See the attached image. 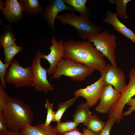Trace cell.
Masks as SVG:
<instances>
[{
  "label": "cell",
  "mask_w": 135,
  "mask_h": 135,
  "mask_svg": "<svg viewBox=\"0 0 135 135\" xmlns=\"http://www.w3.org/2000/svg\"><path fill=\"white\" fill-rule=\"evenodd\" d=\"M23 11L31 16L43 14V7L38 0H21Z\"/></svg>",
  "instance_id": "18"
},
{
  "label": "cell",
  "mask_w": 135,
  "mask_h": 135,
  "mask_svg": "<svg viewBox=\"0 0 135 135\" xmlns=\"http://www.w3.org/2000/svg\"><path fill=\"white\" fill-rule=\"evenodd\" d=\"M22 135H56L54 127L50 124L46 126L44 123L33 126L26 125L20 132Z\"/></svg>",
  "instance_id": "16"
},
{
  "label": "cell",
  "mask_w": 135,
  "mask_h": 135,
  "mask_svg": "<svg viewBox=\"0 0 135 135\" xmlns=\"http://www.w3.org/2000/svg\"><path fill=\"white\" fill-rule=\"evenodd\" d=\"M94 70L82 64L62 58L57 64L49 80L60 79L64 76L72 80L82 81L92 74Z\"/></svg>",
  "instance_id": "4"
},
{
  "label": "cell",
  "mask_w": 135,
  "mask_h": 135,
  "mask_svg": "<svg viewBox=\"0 0 135 135\" xmlns=\"http://www.w3.org/2000/svg\"><path fill=\"white\" fill-rule=\"evenodd\" d=\"M66 10L74 13L77 11L73 8L67 6L63 0H51L47 4L43 16L53 33L55 31L54 23L56 18L59 12Z\"/></svg>",
  "instance_id": "12"
},
{
  "label": "cell",
  "mask_w": 135,
  "mask_h": 135,
  "mask_svg": "<svg viewBox=\"0 0 135 135\" xmlns=\"http://www.w3.org/2000/svg\"><path fill=\"white\" fill-rule=\"evenodd\" d=\"M32 77L31 66L23 67L18 60L14 59L6 71L5 80L6 83L19 88L32 86Z\"/></svg>",
  "instance_id": "6"
},
{
  "label": "cell",
  "mask_w": 135,
  "mask_h": 135,
  "mask_svg": "<svg viewBox=\"0 0 135 135\" xmlns=\"http://www.w3.org/2000/svg\"><path fill=\"white\" fill-rule=\"evenodd\" d=\"M88 41L70 40L64 43V58L85 65L101 72L106 65L104 56Z\"/></svg>",
  "instance_id": "1"
},
{
  "label": "cell",
  "mask_w": 135,
  "mask_h": 135,
  "mask_svg": "<svg viewBox=\"0 0 135 135\" xmlns=\"http://www.w3.org/2000/svg\"><path fill=\"white\" fill-rule=\"evenodd\" d=\"M126 104L130 106V107L128 108V110L122 113V114L124 116H128L134 110H135V98H131Z\"/></svg>",
  "instance_id": "31"
},
{
  "label": "cell",
  "mask_w": 135,
  "mask_h": 135,
  "mask_svg": "<svg viewBox=\"0 0 135 135\" xmlns=\"http://www.w3.org/2000/svg\"><path fill=\"white\" fill-rule=\"evenodd\" d=\"M5 119L2 112H0V134L4 133L8 130Z\"/></svg>",
  "instance_id": "30"
},
{
  "label": "cell",
  "mask_w": 135,
  "mask_h": 135,
  "mask_svg": "<svg viewBox=\"0 0 135 135\" xmlns=\"http://www.w3.org/2000/svg\"><path fill=\"white\" fill-rule=\"evenodd\" d=\"M82 135H98L88 128H84Z\"/></svg>",
  "instance_id": "34"
},
{
  "label": "cell",
  "mask_w": 135,
  "mask_h": 135,
  "mask_svg": "<svg viewBox=\"0 0 135 135\" xmlns=\"http://www.w3.org/2000/svg\"><path fill=\"white\" fill-rule=\"evenodd\" d=\"M120 94L112 85L106 86L103 90L99 103L96 107L95 110L100 113H108Z\"/></svg>",
  "instance_id": "14"
},
{
  "label": "cell",
  "mask_w": 135,
  "mask_h": 135,
  "mask_svg": "<svg viewBox=\"0 0 135 135\" xmlns=\"http://www.w3.org/2000/svg\"><path fill=\"white\" fill-rule=\"evenodd\" d=\"M4 54V63L10 64L14 57L23 50L21 46L15 44L9 47L3 48Z\"/></svg>",
  "instance_id": "24"
},
{
  "label": "cell",
  "mask_w": 135,
  "mask_h": 135,
  "mask_svg": "<svg viewBox=\"0 0 135 135\" xmlns=\"http://www.w3.org/2000/svg\"><path fill=\"white\" fill-rule=\"evenodd\" d=\"M88 39L107 58L111 64L118 68L115 56L116 37L114 34L109 33L105 29L102 32Z\"/></svg>",
  "instance_id": "7"
},
{
  "label": "cell",
  "mask_w": 135,
  "mask_h": 135,
  "mask_svg": "<svg viewBox=\"0 0 135 135\" xmlns=\"http://www.w3.org/2000/svg\"><path fill=\"white\" fill-rule=\"evenodd\" d=\"M133 135H135V132H134V133L133 134Z\"/></svg>",
  "instance_id": "35"
},
{
  "label": "cell",
  "mask_w": 135,
  "mask_h": 135,
  "mask_svg": "<svg viewBox=\"0 0 135 135\" xmlns=\"http://www.w3.org/2000/svg\"><path fill=\"white\" fill-rule=\"evenodd\" d=\"M43 54L38 51L32 60L31 64L32 70V86L36 91L47 93L54 89L52 84L47 78L48 69L43 67L40 63Z\"/></svg>",
  "instance_id": "8"
},
{
  "label": "cell",
  "mask_w": 135,
  "mask_h": 135,
  "mask_svg": "<svg viewBox=\"0 0 135 135\" xmlns=\"http://www.w3.org/2000/svg\"><path fill=\"white\" fill-rule=\"evenodd\" d=\"M131 0H110V3L116 4V12L118 16L123 19L126 20L128 18L126 12V8L128 3Z\"/></svg>",
  "instance_id": "25"
},
{
  "label": "cell",
  "mask_w": 135,
  "mask_h": 135,
  "mask_svg": "<svg viewBox=\"0 0 135 135\" xmlns=\"http://www.w3.org/2000/svg\"><path fill=\"white\" fill-rule=\"evenodd\" d=\"M0 135H22L20 132L13 131L10 130Z\"/></svg>",
  "instance_id": "32"
},
{
  "label": "cell",
  "mask_w": 135,
  "mask_h": 135,
  "mask_svg": "<svg viewBox=\"0 0 135 135\" xmlns=\"http://www.w3.org/2000/svg\"><path fill=\"white\" fill-rule=\"evenodd\" d=\"M52 44L49 47L50 51L48 55L43 54L42 58L46 60L50 63L48 69V74H52L58 63L62 58L64 52V43L62 40H57L54 34L51 40Z\"/></svg>",
  "instance_id": "11"
},
{
  "label": "cell",
  "mask_w": 135,
  "mask_h": 135,
  "mask_svg": "<svg viewBox=\"0 0 135 135\" xmlns=\"http://www.w3.org/2000/svg\"><path fill=\"white\" fill-rule=\"evenodd\" d=\"M8 26L0 38V45L3 48L11 46L15 44L16 38L12 29Z\"/></svg>",
  "instance_id": "22"
},
{
  "label": "cell",
  "mask_w": 135,
  "mask_h": 135,
  "mask_svg": "<svg viewBox=\"0 0 135 135\" xmlns=\"http://www.w3.org/2000/svg\"><path fill=\"white\" fill-rule=\"evenodd\" d=\"M88 105L86 102H82L77 107L75 113L72 115L73 121L78 124L82 123L85 125L92 112Z\"/></svg>",
  "instance_id": "17"
},
{
  "label": "cell",
  "mask_w": 135,
  "mask_h": 135,
  "mask_svg": "<svg viewBox=\"0 0 135 135\" xmlns=\"http://www.w3.org/2000/svg\"><path fill=\"white\" fill-rule=\"evenodd\" d=\"M106 17L103 20L104 23L111 24L116 30L135 44V33L119 20L116 13L108 10Z\"/></svg>",
  "instance_id": "15"
},
{
  "label": "cell",
  "mask_w": 135,
  "mask_h": 135,
  "mask_svg": "<svg viewBox=\"0 0 135 135\" xmlns=\"http://www.w3.org/2000/svg\"><path fill=\"white\" fill-rule=\"evenodd\" d=\"M10 64L3 63L1 59H0V81L2 86L5 89L6 88V82L5 77L6 71Z\"/></svg>",
  "instance_id": "28"
},
{
  "label": "cell",
  "mask_w": 135,
  "mask_h": 135,
  "mask_svg": "<svg viewBox=\"0 0 135 135\" xmlns=\"http://www.w3.org/2000/svg\"><path fill=\"white\" fill-rule=\"evenodd\" d=\"M0 10L5 19L10 23L20 21L22 17L23 10L20 3L17 0L0 1Z\"/></svg>",
  "instance_id": "13"
},
{
  "label": "cell",
  "mask_w": 135,
  "mask_h": 135,
  "mask_svg": "<svg viewBox=\"0 0 135 135\" xmlns=\"http://www.w3.org/2000/svg\"><path fill=\"white\" fill-rule=\"evenodd\" d=\"M66 4L69 5L76 11L80 15H88L90 14L89 9L86 6V0H63Z\"/></svg>",
  "instance_id": "21"
},
{
  "label": "cell",
  "mask_w": 135,
  "mask_h": 135,
  "mask_svg": "<svg viewBox=\"0 0 135 135\" xmlns=\"http://www.w3.org/2000/svg\"><path fill=\"white\" fill-rule=\"evenodd\" d=\"M130 80L122 92L118 99L112 105L108 114L109 119L114 116L117 124L124 118L122 114L123 109L127 103L135 95V68L133 67L129 74Z\"/></svg>",
  "instance_id": "5"
},
{
  "label": "cell",
  "mask_w": 135,
  "mask_h": 135,
  "mask_svg": "<svg viewBox=\"0 0 135 135\" xmlns=\"http://www.w3.org/2000/svg\"><path fill=\"white\" fill-rule=\"evenodd\" d=\"M106 122L100 120L94 114L90 116L85 126L87 128L98 135L105 126Z\"/></svg>",
  "instance_id": "19"
},
{
  "label": "cell",
  "mask_w": 135,
  "mask_h": 135,
  "mask_svg": "<svg viewBox=\"0 0 135 135\" xmlns=\"http://www.w3.org/2000/svg\"><path fill=\"white\" fill-rule=\"evenodd\" d=\"M106 86L102 78L84 88H80L74 93V97L81 96L86 100L90 107L94 106L101 97L103 89Z\"/></svg>",
  "instance_id": "10"
},
{
  "label": "cell",
  "mask_w": 135,
  "mask_h": 135,
  "mask_svg": "<svg viewBox=\"0 0 135 135\" xmlns=\"http://www.w3.org/2000/svg\"><path fill=\"white\" fill-rule=\"evenodd\" d=\"M57 123V125L54 128L56 134L59 135H63L65 133L77 129L78 125L74 121H60Z\"/></svg>",
  "instance_id": "20"
},
{
  "label": "cell",
  "mask_w": 135,
  "mask_h": 135,
  "mask_svg": "<svg viewBox=\"0 0 135 135\" xmlns=\"http://www.w3.org/2000/svg\"><path fill=\"white\" fill-rule=\"evenodd\" d=\"M116 122V119L114 116L109 119L106 122V124L103 129L98 135H110L111 128Z\"/></svg>",
  "instance_id": "29"
},
{
  "label": "cell",
  "mask_w": 135,
  "mask_h": 135,
  "mask_svg": "<svg viewBox=\"0 0 135 135\" xmlns=\"http://www.w3.org/2000/svg\"><path fill=\"white\" fill-rule=\"evenodd\" d=\"M5 89L0 84V112H2L6 108L10 98Z\"/></svg>",
  "instance_id": "27"
},
{
  "label": "cell",
  "mask_w": 135,
  "mask_h": 135,
  "mask_svg": "<svg viewBox=\"0 0 135 135\" xmlns=\"http://www.w3.org/2000/svg\"><path fill=\"white\" fill-rule=\"evenodd\" d=\"M56 18L63 26L69 25L73 27L78 34L84 40L100 33L102 27L90 21L88 15L78 16L72 12L58 15Z\"/></svg>",
  "instance_id": "3"
},
{
  "label": "cell",
  "mask_w": 135,
  "mask_h": 135,
  "mask_svg": "<svg viewBox=\"0 0 135 135\" xmlns=\"http://www.w3.org/2000/svg\"><path fill=\"white\" fill-rule=\"evenodd\" d=\"M83 133L79 132L76 129L74 131L67 132L64 134L63 135H82Z\"/></svg>",
  "instance_id": "33"
},
{
  "label": "cell",
  "mask_w": 135,
  "mask_h": 135,
  "mask_svg": "<svg viewBox=\"0 0 135 135\" xmlns=\"http://www.w3.org/2000/svg\"><path fill=\"white\" fill-rule=\"evenodd\" d=\"M103 80L106 86L110 84L120 93L126 86L125 76L122 70L108 63L100 72Z\"/></svg>",
  "instance_id": "9"
},
{
  "label": "cell",
  "mask_w": 135,
  "mask_h": 135,
  "mask_svg": "<svg viewBox=\"0 0 135 135\" xmlns=\"http://www.w3.org/2000/svg\"><path fill=\"white\" fill-rule=\"evenodd\" d=\"M45 106L47 110V115L44 124L46 126H48L50 125L51 122H52L56 112L53 110V104L50 102L48 99L46 100Z\"/></svg>",
  "instance_id": "26"
},
{
  "label": "cell",
  "mask_w": 135,
  "mask_h": 135,
  "mask_svg": "<svg viewBox=\"0 0 135 135\" xmlns=\"http://www.w3.org/2000/svg\"><path fill=\"white\" fill-rule=\"evenodd\" d=\"M2 112L10 130L20 132L26 125L31 124L34 120V114L29 105L15 97H10Z\"/></svg>",
  "instance_id": "2"
},
{
  "label": "cell",
  "mask_w": 135,
  "mask_h": 135,
  "mask_svg": "<svg viewBox=\"0 0 135 135\" xmlns=\"http://www.w3.org/2000/svg\"><path fill=\"white\" fill-rule=\"evenodd\" d=\"M78 98L74 97L64 102H60L58 105L57 110L56 111L52 122L57 123L61 121V118L66 110L72 106Z\"/></svg>",
  "instance_id": "23"
}]
</instances>
